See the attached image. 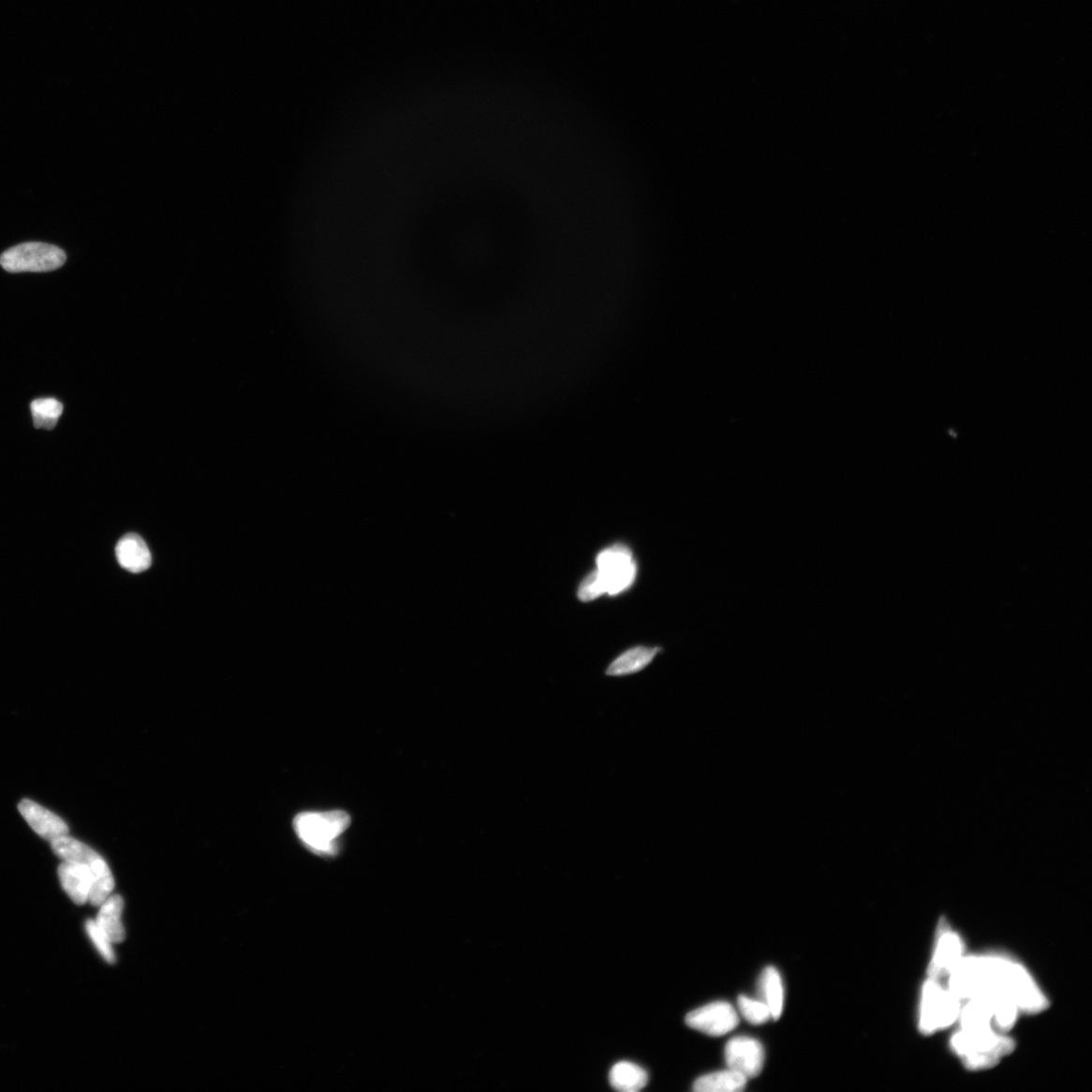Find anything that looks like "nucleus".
Segmentation results:
<instances>
[{"label": "nucleus", "mask_w": 1092, "mask_h": 1092, "mask_svg": "<svg viewBox=\"0 0 1092 1092\" xmlns=\"http://www.w3.org/2000/svg\"><path fill=\"white\" fill-rule=\"evenodd\" d=\"M1015 1040L1009 1033L997 1028L958 1027L951 1035L949 1046L965 1069L980 1072L996 1068L1005 1058L1011 1055Z\"/></svg>", "instance_id": "f257e3e1"}, {"label": "nucleus", "mask_w": 1092, "mask_h": 1092, "mask_svg": "<svg viewBox=\"0 0 1092 1092\" xmlns=\"http://www.w3.org/2000/svg\"><path fill=\"white\" fill-rule=\"evenodd\" d=\"M990 977L1017 1003L1021 1014L1035 1015L1050 1008V1000L1035 977L1019 960L1003 953H987Z\"/></svg>", "instance_id": "f03ea898"}, {"label": "nucleus", "mask_w": 1092, "mask_h": 1092, "mask_svg": "<svg viewBox=\"0 0 1092 1092\" xmlns=\"http://www.w3.org/2000/svg\"><path fill=\"white\" fill-rule=\"evenodd\" d=\"M963 1001L946 985L930 977L922 985L918 1028L922 1036H933L957 1025Z\"/></svg>", "instance_id": "7ed1b4c3"}, {"label": "nucleus", "mask_w": 1092, "mask_h": 1092, "mask_svg": "<svg viewBox=\"0 0 1092 1092\" xmlns=\"http://www.w3.org/2000/svg\"><path fill=\"white\" fill-rule=\"evenodd\" d=\"M347 812H303L294 820L300 840L317 855L334 856L338 852V837L350 825Z\"/></svg>", "instance_id": "20e7f679"}, {"label": "nucleus", "mask_w": 1092, "mask_h": 1092, "mask_svg": "<svg viewBox=\"0 0 1092 1092\" xmlns=\"http://www.w3.org/2000/svg\"><path fill=\"white\" fill-rule=\"evenodd\" d=\"M66 259V253L55 245L27 243L5 251L0 265L10 273H49L60 269Z\"/></svg>", "instance_id": "39448f33"}, {"label": "nucleus", "mask_w": 1092, "mask_h": 1092, "mask_svg": "<svg viewBox=\"0 0 1092 1092\" xmlns=\"http://www.w3.org/2000/svg\"><path fill=\"white\" fill-rule=\"evenodd\" d=\"M596 563L597 573L608 595L616 596L627 591L636 580V562L631 551L624 544H615L602 551L597 556Z\"/></svg>", "instance_id": "423d86ee"}, {"label": "nucleus", "mask_w": 1092, "mask_h": 1092, "mask_svg": "<svg viewBox=\"0 0 1092 1092\" xmlns=\"http://www.w3.org/2000/svg\"><path fill=\"white\" fill-rule=\"evenodd\" d=\"M967 954L963 937L952 928L949 921L942 917L937 922L934 950L926 975L930 979L945 982L952 970Z\"/></svg>", "instance_id": "0eeeda50"}, {"label": "nucleus", "mask_w": 1092, "mask_h": 1092, "mask_svg": "<svg viewBox=\"0 0 1092 1092\" xmlns=\"http://www.w3.org/2000/svg\"><path fill=\"white\" fill-rule=\"evenodd\" d=\"M740 1023L738 1012L726 1001H716L687 1014L686 1024L708 1036L727 1035Z\"/></svg>", "instance_id": "6e6552de"}, {"label": "nucleus", "mask_w": 1092, "mask_h": 1092, "mask_svg": "<svg viewBox=\"0 0 1092 1092\" xmlns=\"http://www.w3.org/2000/svg\"><path fill=\"white\" fill-rule=\"evenodd\" d=\"M725 1055L729 1070L746 1079L758 1076L763 1070L765 1051L763 1045L754 1038H732L726 1046Z\"/></svg>", "instance_id": "1a4fd4ad"}, {"label": "nucleus", "mask_w": 1092, "mask_h": 1092, "mask_svg": "<svg viewBox=\"0 0 1092 1092\" xmlns=\"http://www.w3.org/2000/svg\"><path fill=\"white\" fill-rule=\"evenodd\" d=\"M21 815L30 827L45 840L53 841L69 833L68 825L59 817L30 799L22 800L19 804Z\"/></svg>", "instance_id": "9d476101"}, {"label": "nucleus", "mask_w": 1092, "mask_h": 1092, "mask_svg": "<svg viewBox=\"0 0 1092 1092\" xmlns=\"http://www.w3.org/2000/svg\"><path fill=\"white\" fill-rule=\"evenodd\" d=\"M660 652V647H634L615 658L606 669L605 675L621 678L638 674L649 667Z\"/></svg>", "instance_id": "9b49d317"}, {"label": "nucleus", "mask_w": 1092, "mask_h": 1092, "mask_svg": "<svg viewBox=\"0 0 1092 1092\" xmlns=\"http://www.w3.org/2000/svg\"><path fill=\"white\" fill-rule=\"evenodd\" d=\"M119 564L132 573H141L148 569L152 556L146 542L134 533L124 537L116 548Z\"/></svg>", "instance_id": "f8f14e48"}, {"label": "nucleus", "mask_w": 1092, "mask_h": 1092, "mask_svg": "<svg viewBox=\"0 0 1092 1092\" xmlns=\"http://www.w3.org/2000/svg\"><path fill=\"white\" fill-rule=\"evenodd\" d=\"M95 920L112 944L122 943L125 937L123 924L124 899L118 894L110 895L99 907Z\"/></svg>", "instance_id": "ddd939ff"}, {"label": "nucleus", "mask_w": 1092, "mask_h": 1092, "mask_svg": "<svg viewBox=\"0 0 1092 1092\" xmlns=\"http://www.w3.org/2000/svg\"><path fill=\"white\" fill-rule=\"evenodd\" d=\"M760 999L769 1008L772 1020L780 1019L784 1008V986L779 971L767 967L761 972L758 983Z\"/></svg>", "instance_id": "4468645a"}, {"label": "nucleus", "mask_w": 1092, "mask_h": 1092, "mask_svg": "<svg viewBox=\"0 0 1092 1092\" xmlns=\"http://www.w3.org/2000/svg\"><path fill=\"white\" fill-rule=\"evenodd\" d=\"M609 1082L618 1091L637 1092L645 1087L649 1082V1076L641 1066L622 1061L613 1066L609 1073Z\"/></svg>", "instance_id": "2eb2a0df"}, {"label": "nucleus", "mask_w": 1092, "mask_h": 1092, "mask_svg": "<svg viewBox=\"0 0 1092 1092\" xmlns=\"http://www.w3.org/2000/svg\"><path fill=\"white\" fill-rule=\"evenodd\" d=\"M747 1079L731 1070L706 1074L697 1079L693 1089L697 1092H740Z\"/></svg>", "instance_id": "dca6fc26"}, {"label": "nucleus", "mask_w": 1092, "mask_h": 1092, "mask_svg": "<svg viewBox=\"0 0 1092 1092\" xmlns=\"http://www.w3.org/2000/svg\"><path fill=\"white\" fill-rule=\"evenodd\" d=\"M31 411L36 428L52 430L63 413V405L56 399H37L32 402Z\"/></svg>", "instance_id": "f3484780"}, {"label": "nucleus", "mask_w": 1092, "mask_h": 1092, "mask_svg": "<svg viewBox=\"0 0 1092 1092\" xmlns=\"http://www.w3.org/2000/svg\"><path fill=\"white\" fill-rule=\"evenodd\" d=\"M744 1018L753 1025H763L772 1019L771 1011L764 1001L741 996L738 1000Z\"/></svg>", "instance_id": "a211bd4d"}, {"label": "nucleus", "mask_w": 1092, "mask_h": 1092, "mask_svg": "<svg viewBox=\"0 0 1092 1092\" xmlns=\"http://www.w3.org/2000/svg\"><path fill=\"white\" fill-rule=\"evenodd\" d=\"M85 929L88 937L92 939L93 944L98 951L101 957L110 964L116 962V955L112 949V943L108 936L100 930L95 920L87 921Z\"/></svg>", "instance_id": "6ab92c4d"}, {"label": "nucleus", "mask_w": 1092, "mask_h": 1092, "mask_svg": "<svg viewBox=\"0 0 1092 1092\" xmlns=\"http://www.w3.org/2000/svg\"><path fill=\"white\" fill-rule=\"evenodd\" d=\"M606 594L602 580L597 570L583 580L578 590L579 599L583 602L593 601Z\"/></svg>", "instance_id": "aec40b11"}]
</instances>
